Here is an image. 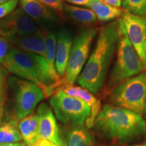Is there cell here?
I'll list each match as a JSON object with an SVG mask.
<instances>
[{"label":"cell","mask_w":146,"mask_h":146,"mask_svg":"<svg viewBox=\"0 0 146 146\" xmlns=\"http://www.w3.org/2000/svg\"><path fill=\"white\" fill-rule=\"evenodd\" d=\"M118 21L110 23L100 30L96 45L76 82L91 94L102 89L118 38Z\"/></svg>","instance_id":"obj_1"},{"label":"cell","mask_w":146,"mask_h":146,"mask_svg":"<svg viewBox=\"0 0 146 146\" xmlns=\"http://www.w3.org/2000/svg\"><path fill=\"white\" fill-rule=\"evenodd\" d=\"M9 41L15 45L16 48L39 55L45 58V44L41 31L37 30L33 34L16 38Z\"/></svg>","instance_id":"obj_14"},{"label":"cell","mask_w":146,"mask_h":146,"mask_svg":"<svg viewBox=\"0 0 146 146\" xmlns=\"http://www.w3.org/2000/svg\"><path fill=\"white\" fill-rule=\"evenodd\" d=\"M0 146H27V145L25 142H17V143L3 144V145H0Z\"/></svg>","instance_id":"obj_30"},{"label":"cell","mask_w":146,"mask_h":146,"mask_svg":"<svg viewBox=\"0 0 146 146\" xmlns=\"http://www.w3.org/2000/svg\"><path fill=\"white\" fill-rule=\"evenodd\" d=\"M51 144L52 143L50 141L39 137L36 143L31 146H51Z\"/></svg>","instance_id":"obj_29"},{"label":"cell","mask_w":146,"mask_h":146,"mask_svg":"<svg viewBox=\"0 0 146 146\" xmlns=\"http://www.w3.org/2000/svg\"><path fill=\"white\" fill-rule=\"evenodd\" d=\"M41 31L45 40V59L47 62V66H48L49 72H50V76L52 80L58 85L60 89V87L62 85V78L58 75L56 69V65H55L57 36H56L55 33L50 31Z\"/></svg>","instance_id":"obj_16"},{"label":"cell","mask_w":146,"mask_h":146,"mask_svg":"<svg viewBox=\"0 0 146 146\" xmlns=\"http://www.w3.org/2000/svg\"><path fill=\"white\" fill-rule=\"evenodd\" d=\"M123 1H124V0H123Z\"/></svg>","instance_id":"obj_37"},{"label":"cell","mask_w":146,"mask_h":146,"mask_svg":"<svg viewBox=\"0 0 146 146\" xmlns=\"http://www.w3.org/2000/svg\"><path fill=\"white\" fill-rule=\"evenodd\" d=\"M64 11L68 17L76 22L85 24L93 23L97 21L96 14L91 10L68 4H64Z\"/></svg>","instance_id":"obj_20"},{"label":"cell","mask_w":146,"mask_h":146,"mask_svg":"<svg viewBox=\"0 0 146 146\" xmlns=\"http://www.w3.org/2000/svg\"><path fill=\"white\" fill-rule=\"evenodd\" d=\"M89 8L96 14L97 18L103 23H106L123 16L124 10L120 8L112 6L102 0H91Z\"/></svg>","instance_id":"obj_18"},{"label":"cell","mask_w":146,"mask_h":146,"mask_svg":"<svg viewBox=\"0 0 146 146\" xmlns=\"http://www.w3.org/2000/svg\"><path fill=\"white\" fill-rule=\"evenodd\" d=\"M18 125L15 120H10L0 125V145L17 143L23 139Z\"/></svg>","instance_id":"obj_19"},{"label":"cell","mask_w":146,"mask_h":146,"mask_svg":"<svg viewBox=\"0 0 146 146\" xmlns=\"http://www.w3.org/2000/svg\"><path fill=\"white\" fill-rule=\"evenodd\" d=\"M50 104L58 120L66 125L83 126L90 116L91 109L87 104L61 89L52 95Z\"/></svg>","instance_id":"obj_6"},{"label":"cell","mask_w":146,"mask_h":146,"mask_svg":"<svg viewBox=\"0 0 146 146\" xmlns=\"http://www.w3.org/2000/svg\"><path fill=\"white\" fill-rule=\"evenodd\" d=\"M47 8H50L62 14L64 12L63 0H36Z\"/></svg>","instance_id":"obj_25"},{"label":"cell","mask_w":146,"mask_h":146,"mask_svg":"<svg viewBox=\"0 0 146 146\" xmlns=\"http://www.w3.org/2000/svg\"><path fill=\"white\" fill-rule=\"evenodd\" d=\"M36 113L39 116V137L54 144L64 146L60 137L57 122L52 109L46 104H42L38 108Z\"/></svg>","instance_id":"obj_11"},{"label":"cell","mask_w":146,"mask_h":146,"mask_svg":"<svg viewBox=\"0 0 146 146\" xmlns=\"http://www.w3.org/2000/svg\"><path fill=\"white\" fill-rule=\"evenodd\" d=\"M21 9L33 21L50 23L56 21V17L48 8L36 0H19Z\"/></svg>","instance_id":"obj_15"},{"label":"cell","mask_w":146,"mask_h":146,"mask_svg":"<svg viewBox=\"0 0 146 146\" xmlns=\"http://www.w3.org/2000/svg\"><path fill=\"white\" fill-rule=\"evenodd\" d=\"M143 146H146V141L145 142V143H144V145Z\"/></svg>","instance_id":"obj_36"},{"label":"cell","mask_w":146,"mask_h":146,"mask_svg":"<svg viewBox=\"0 0 146 146\" xmlns=\"http://www.w3.org/2000/svg\"><path fill=\"white\" fill-rule=\"evenodd\" d=\"M19 0H8L0 4V20L9 15L15 10Z\"/></svg>","instance_id":"obj_24"},{"label":"cell","mask_w":146,"mask_h":146,"mask_svg":"<svg viewBox=\"0 0 146 146\" xmlns=\"http://www.w3.org/2000/svg\"><path fill=\"white\" fill-rule=\"evenodd\" d=\"M118 21V38L117 55L113 70L110 77V85H114L133 76L145 70L141 60L135 50L126 32L121 18Z\"/></svg>","instance_id":"obj_4"},{"label":"cell","mask_w":146,"mask_h":146,"mask_svg":"<svg viewBox=\"0 0 146 146\" xmlns=\"http://www.w3.org/2000/svg\"><path fill=\"white\" fill-rule=\"evenodd\" d=\"M98 31L96 28L85 29L73 40L68 66L62 78V87L73 85L76 81L88 60L91 45Z\"/></svg>","instance_id":"obj_7"},{"label":"cell","mask_w":146,"mask_h":146,"mask_svg":"<svg viewBox=\"0 0 146 146\" xmlns=\"http://www.w3.org/2000/svg\"><path fill=\"white\" fill-rule=\"evenodd\" d=\"M122 6L125 12L134 15H146V0H124Z\"/></svg>","instance_id":"obj_22"},{"label":"cell","mask_w":146,"mask_h":146,"mask_svg":"<svg viewBox=\"0 0 146 146\" xmlns=\"http://www.w3.org/2000/svg\"><path fill=\"white\" fill-rule=\"evenodd\" d=\"M145 54H146V44H145Z\"/></svg>","instance_id":"obj_35"},{"label":"cell","mask_w":146,"mask_h":146,"mask_svg":"<svg viewBox=\"0 0 146 146\" xmlns=\"http://www.w3.org/2000/svg\"><path fill=\"white\" fill-rule=\"evenodd\" d=\"M10 49L9 41L0 36V64H2Z\"/></svg>","instance_id":"obj_26"},{"label":"cell","mask_w":146,"mask_h":146,"mask_svg":"<svg viewBox=\"0 0 146 146\" xmlns=\"http://www.w3.org/2000/svg\"><path fill=\"white\" fill-rule=\"evenodd\" d=\"M2 65L8 72L40 87L45 97L52 96L59 89L51 77L46 60L39 55L15 47L9 51Z\"/></svg>","instance_id":"obj_3"},{"label":"cell","mask_w":146,"mask_h":146,"mask_svg":"<svg viewBox=\"0 0 146 146\" xmlns=\"http://www.w3.org/2000/svg\"><path fill=\"white\" fill-rule=\"evenodd\" d=\"M111 101L116 106L142 115L146 113V72L129 78L113 91Z\"/></svg>","instance_id":"obj_5"},{"label":"cell","mask_w":146,"mask_h":146,"mask_svg":"<svg viewBox=\"0 0 146 146\" xmlns=\"http://www.w3.org/2000/svg\"><path fill=\"white\" fill-rule=\"evenodd\" d=\"M7 70L0 66V125L3 123L7 87Z\"/></svg>","instance_id":"obj_23"},{"label":"cell","mask_w":146,"mask_h":146,"mask_svg":"<svg viewBox=\"0 0 146 146\" xmlns=\"http://www.w3.org/2000/svg\"><path fill=\"white\" fill-rule=\"evenodd\" d=\"M51 146H63V145H56V144H54L52 143V144H51Z\"/></svg>","instance_id":"obj_33"},{"label":"cell","mask_w":146,"mask_h":146,"mask_svg":"<svg viewBox=\"0 0 146 146\" xmlns=\"http://www.w3.org/2000/svg\"><path fill=\"white\" fill-rule=\"evenodd\" d=\"M8 1V0H0V4H1V3H4V2H5V1Z\"/></svg>","instance_id":"obj_32"},{"label":"cell","mask_w":146,"mask_h":146,"mask_svg":"<svg viewBox=\"0 0 146 146\" xmlns=\"http://www.w3.org/2000/svg\"><path fill=\"white\" fill-rule=\"evenodd\" d=\"M60 89L69 96L81 100L89 106L91 109V114L85 124L87 128L94 127L95 120L102 110L101 102L100 100L97 99L93 94L89 92L88 90L81 87L69 85V86L64 87Z\"/></svg>","instance_id":"obj_13"},{"label":"cell","mask_w":146,"mask_h":146,"mask_svg":"<svg viewBox=\"0 0 146 146\" xmlns=\"http://www.w3.org/2000/svg\"><path fill=\"white\" fill-rule=\"evenodd\" d=\"M114 146H120V145H114ZM129 146H143V145H129Z\"/></svg>","instance_id":"obj_34"},{"label":"cell","mask_w":146,"mask_h":146,"mask_svg":"<svg viewBox=\"0 0 146 146\" xmlns=\"http://www.w3.org/2000/svg\"><path fill=\"white\" fill-rule=\"evenodd\" d=\"M94 125L106 137L120 143L135 140L146 131L145 121L141 115L110 104L102 108Z\"/></svg>","instance_id":"obj_2"},{"label":"cell","mask_w":146,"mask_h":146,"mask_svg":"<svg viewBox=\"0 0 146 146\" xmlns=\"http://www.w3.org/2000/svg\"><path fill=\"white\" fill-rule=\"evenodd\" d=\"M45 98L42 89L27 80H17L15 85L14 114L21 120L34 112L38 104Z\"/></svg>","instance_id":"obj_8"},{"label":"cell","mask_w":146,"mask_h":146,"mask_svg":"<svg viewBox=\"0 0 146 146\" xmlns=\"http://www.w3.org/2000/svg\"><path fill=\"white\" fill-rule=\"evenodd\" d=\"M127 36L146 69L145 25L143 16L125 12L121 17Z\"/></svg>","instance_id":"obj_10"},{"label":"cell","mask_w":146,"mask_h":146,"mask_svg":"<svg viewBox=\"0 0 146 146\" xmlns=\"http://www.w3.org/2000/svg\"><path fill=\"white\" fill-rule=\"evenodd\" d=\"M68 146H93V139L83 126L74 127L68 133Z\"/></svg>","instance_id":"obj_21"},{"label":"cell","mask_w":146,"mask_h":146,"mask_svg":"<svg viewBox=\"0 0 146 146\" xmlns=\"http://www.w3.org/2000/svg\"><path fill=\"white\" fill-rule=\"evenodd\" d=\"M102 1L116 8H120L122 5V0H102Z\"/></svg>","instance_id":"obj_28"},{"label":"cell","mask_w":146,"mask_h":146,"mask_svg":"<svg viewBox=\"0 0 146 146\" xmlns=\"http://www.w3.org/2000/svg\"><path fill=\"white\" fill-rule=\"evenodd\" d=\"M73 43L72 35L68 29L63 28L60 31L56 41L55 65L58 75L63 78L68 66Z\"/></svg>","instance_id":"obj_12"},{"label":"cell","mask_w":146,"mask_h":146,"mask_svg":"<svg viewBox=\"0 0 146 146\" xmlns=\"http://www.w3.org/2000/svg\"><path fill=\"white\" fill-rule=\"evenodd\" d=\"M18 129L22 139L27 146H31L39 139V116L33 112L27 117L20 120Z\"/></svg>","instance_id":"obj_17"},{"label":"cell","mask_w":146,"mask_h":146,"mask_svg":"<svg viewBox=\"0 0 146 146\" xmlns=\"http://www.w3.org/2000/svg\"><path fill=\"white\" fill-rule=\"evenodd\" d=\"M144 21H145V33H146V16H143Z\"/></svg>","instance_id":"obj_31"},{"label":"cell","mask_w":146,"mask_h":146,"mask_svg":"<svg viewBox=\"0 0 146 146\" xmlns=\"http://www.w3.org/2000/svg\"><path fill=\"white\" fill-rule=\"evenodd\" d=\"M37 31L35 22L21 8L0 20V36L8 41L33 34Z\"/></svg>","instance_id":"obj_9"},{"label":"cell","mask_w":146,"mask_h":146,"mask_svg":"<svg viewBox=\"0 0 146 146\" xmlns=\"http://www.w3.org/2000/svg\"><path fill=\"white\" fill-rule=\"evenodd\" d=\"M65 1L71 4L89 7L91 0H65Z\"/></svg>","instance_id":"obj_27"}]
</instances>
